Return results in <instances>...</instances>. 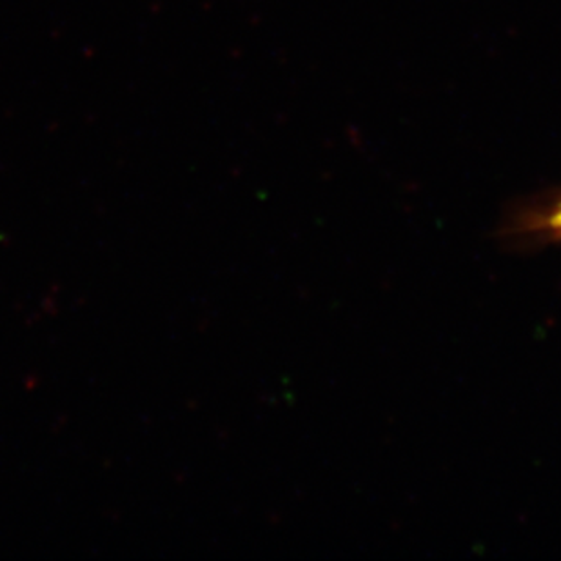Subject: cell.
Wrapping results in <instances>:
<instances>
[{
	"mask_svg": "<svg viewBox=\"0 0 561 561\" xmlns=\"http://www.w3.org/2000/svg\"><path fill=\"white\" fill-rule=\"evenodd\" d=\"M524 229L543 239L561 240V198L551 209L530 218V222H527Z\"/></svg>",
	"mask_w": 561,
	"mask_h": 561,
	"instance_id": "cell-1",
	"label": "cell"
}]
</instances>
